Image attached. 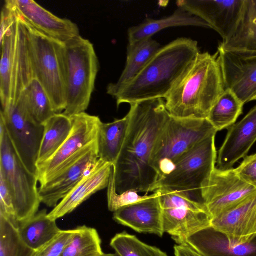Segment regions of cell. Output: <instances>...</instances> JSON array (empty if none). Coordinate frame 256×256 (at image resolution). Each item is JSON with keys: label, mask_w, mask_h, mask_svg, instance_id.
I'll use <instances>...</instances> for the list:
<instances>
[{"label": "cell", "mask_w": 256, "mask_h": 256, "mask_svg": "<svg viewBox=\"0 0 256 256\" xmlns=\"http://www.w3.org/2000/svg\"><path fill=\"white\" fill-rule=\"evenodd\" d=\"M128 123V114L111 122H102L98 138L100 159L112 165L116 162L125 140Z\"/></svg>", "instance_id": "83f0119b"}, {"label": "cell", "mask_w": 256, "mask_h": 256, "mask_svg": "<svg viewBox=\"0 0 256 256\" xmlns=\"http://www.w3.org/2000/svg\"><path fill=\"white\" fill-rule=\"evenodd\" d=\"M112 164L98 160L94 167L48 214L56 220L75 210L96 192L108 188Z\"/></svg>", "instance_id": "ffe728a7"}, {"label": "cell", "mask_w": 256, "mask_h": 256, "mask_svg": "<svg viewBox=\"0 0 256 256\" xmlns=\"http://www.w3.org/2000/svg\"><path fill=\"white\" fill-rule=\"evenodd\" d=\"M244 2V0H179L176 4L206 22L224 41L236 28Z\"/></svg>", "instance_id": "9a60e30c"}, {"label": "cell", "mask_w": 256, "mask_h": 256, "mask_svg": "<svg viewBox=\"0 0 256 256\" xmlns=\"http://www.w3.org/2000/svg\"><path fill=\"white\" fill-rule=\"evenodd\" d=\"M200 52L196 41L180 38L162 46L115 97L117 106L164 99Z\"/></svg>", "instance_id": "7a4b0ae2"}, {"label": "cell", "mask_w": 256, "mask_h": 256, "mask_svg": "<svg viewBox=\"0 0 256 256\" xmlns=\"http://www.w3.org/2000/svg\"><path fill=\"white\" fill-rule=\"evenodd\" d=\"M18 230L24 242L34 251L52 240L61 231L56 220L48 216L46 210L38 212L34 216L20 224Z\"/></svg>", "instance_id": "4316f807"}, {"label": "cell", "mask_w": 256, "mask_h": 256, "mask_svg": "<svg viewBox=\"0 0 256 256\" xmlns=\"http://www.w3.org/2000/svg\"><path fill=\"white\" fill-rule=\"evenodd\" d=\"M34 252L22 240L18 228L0 215V256H32Z\"/></svg>", "instance_id": "1f68e13d"}, {"label": "cell", "mask_w": 256, "mask_h": 256, "mask_svg": "<svg viewBox=\"0 0 256 256\" xmlns=\"http://www.w3.org/2000/svg\"><path fill=\"white\" fill-rule=\"evenodd\" d=\"M66 104L62 113L70 117L88 107L98 71L93 44L80 35L64 44Z\"/></svg>", "instance_id": "52a82bcc"}, {"label": "cell", "mask_w": 256, "mask_h": 256, "mask_svg": "<svg viewBox=\"0 0 256 256\" xmlns=\"http://www.w3.org/2000/svg\"><path fill=\"white\" fill-rule=\"evenodd\" d=\"M44 125V132L36 162V167L52 158L69 136L72 123L62 112L55 114Z\"/></svg>", "instance_id": "484cf974"}, {"label": "cell", "mask_w": 256, "mask_h": 256, "mask_svg": "<svg viewBox=\"0 0 256 256\" xmlns=\"http://www.w3.org/2000/svg\"><path fill=\"white\" fill-rule=\"evenodd\" d=\"M0 174L9 188L18 226L38 212L41 203L38 180L19 157L2 123L0 124Z\"/></svg>", "instance_id": "9c48e42d"}, {"label": "cell", "mask_w": 256, "mask_h": 256, "mask_svg": "<svg viewBox=\"0 0 256 256\" xmlns=\"http://www.w3.org/2000/svg\"><path fill=\"white\" fill-rule=\"evenodd\" d=\"M216 136L210 135L186 153L178 162L174 170L156 182L152 192L158 189L164 190L204 204L202 188L216 167Z\"/></svg>", "instance_id": "5b68a950"}, {"label": "cell", "mask_w": 256, "mask_h": 256, "mask_svg": "<svg viewBox=\"0 0 256 256\" xmlns=\"http://www.w3.org/2000/svg\"><path fill=\"white\" fill-rule=\"evenodd\" d=\"M256 142V106L240 121L228 128L218 152L216 166L221 169L232 168L244 158Z\"/></svg>", "instance_id": "ac0fdd59"}, {"label": "cell", "mask_w": 256, "mask_h": 256, "mask_svg": "<svg viewBox=\"0 0 256 256\" xmlns=\"http://www.w3.org/2000/svg\"><path fill=\"white\" fill-rule=\"evenodd\" d=\"M99 256H119L116 253L115 254H104L103 253L102 254Z\"/></svg>", "instance_id": "ab89813d"}, {"label": "cell", "mask_w": 256, "mask_h": 256, "mask_svg": "<svg viewBox=\"0 0 256 256\" xmlns=\"http://www.w3.org/2000/svg\"><path fill=\"white\" fill-rule=\"evenodd\" d=\"M164 232L178 244L198 232L211 226L212 216L207 210L186 206L162 208Z\"/></svg>", "instance_id": "44dd1931"}, {"label": "cell", "mask_w": 256, "mask_h": 256, "mask_svg": "<svg viewBox=\"0 0 256 256\" xmlns=\"http://www.w3.org/2000/svg\"><path fill=\"white\" fill-rule=\"evenodd\" d=\"M217 132L207 119L170 116L156 142L152 158L151 164L158 174V180L174 170L186 153Z\"/></svg>", "instance_id": "ba28073f"}, {"label": "cell", "mask_w": 256, "mask_h": 256, "mask_svg": "<svg viewBox=\"0 0 256 256\" xmlns=\"http://www.w3.org/2000/svg\"><path fill=\"white\" fill-rule=\"evenodd\" d=\"M34 120L44 124L55 114L51 101L40 82L34 78L21 94Z\"/></svg>", "instance_id": "f546056e"}, {"label": "cell", "mask_w": 256, "mask_h": 256, "mask_svg": "<svg viewBox=\"0 0 256 256\" xmlns=\"http://www.w3.org/2000/svg\"><path fill=\"white\" fill-rule=\"evenodd\" d=\"M76 228V234L61 256H99L104 253L101 239L96 229L86 226Z\"/></svg>", "instance_id": "4dcf8cb0"}, {"label": "cell", "mask_w": 256, "mask_h": 256, "mask_svg": "<svg viewBox=\"0 0 256 256\" xmlns=\"http://www.w3.org/2000/svg\"><path fill=\"white\" fill-rule=\"evenodd\" d=\"M110 246L119 256H168L159 248L125 232L116 234L111 240Z\"/></svg>", "instance_id": "d6a6232c"}, {"label": "cell", "mask_w": 256, "mask_h": 256, "mask_svg": "<svg viewBox=\"0 0 256 256\" xmlns=\"http://www.w3.org/2000/svg\"><path fill=\"white\" fill-rule=\"evenodd\" d=\"M256 194V189L244 181L234 168L216 167L202 188V197L213 218Z\"/></svg>", "instance_id": "7c38bea8"}, {"label": "cell", "mask_w": 256, "mask_h": 256, "mask_svg": "<svg viewBox=\"0 0 256 256\" xmlns=\"http://www.w3.org/2000/svg\"><path fill=\"white\" fill-rule=\"evenodd\" d=\"M182 244L202 256H256V235L234 238L211 226L190 236Z\"/></svg>", "instance_id": "e0dca14e"}, {"label": "cell", "mask_w": 256, "mask_h": 256, "mask_svg": "<svg viewBox=\"0 0 256 256\" xmlns=\"http://www.w3.org/2000/svg\"><path fill=\"white\" fill-rule=\"evenodd\" d=\"M226 88L217 52H200L164 99L170 116L206 119Z\"/></svg>", "instance_id": "3957f363"}, {"label": "cell", "mask_w": 256, "mask_h": 256, "mask_svg": "<svg viewBox=\"0 0 256 256\" xmlns=\"http://www.w3.org/2000/svg\"><path fill=\"white\" fill-rule=\"evenodd\" d=\"M218 48L226 51L256 52V0H244L232 35Z\"/></svg>", "instance_id": "d4e9b609"}, {"label": "cell", "mask_w": 256, "mask_h": 256, "mask_svg": "<svg viewBox=\"0 0 256 256\" xmlns=\"http://www.w3.org/2000/svg\"><path fill=\"white\" fill-rule=\"evenodd\" d=\"M72 128L63 144L48 160L37 166L36 175L40 185L89 150L97 142L100 118L86 112L70 116Z\"/></svg>", "instance_id": "30bf717a"}, {"label": "cell", "mask_w": 256, "mask_h": 256, "mask_svg": "<svg viewBox=\"0 0 256 256\" xmlns=\"http://www.w3.org/2000/svg\"><path fill=\"white\" fill-rule=\"evenodd\" d=\"M25 26L28 32L34 78L46 92L55 112L62 113L66 104L64 44Z\"/></svg>", "instance_id": "8992f818"}, {"label": "cell", "mask_w": 256, "mask_h": 256, "mask_svg": "<svg viewBox=\"0 0 256 256\" xmlns=\"http://www.w3.org/2000/svg\"><path fill=\"white\" fill-rule=\"evenodd\" d=\"M235 170L244 181L256 189V153L246 156Z\"/></svg>", "instance_id": "8d00e7d4"}, {"label": "cell", "mask_w": 256, "mask_h": 256, "mask_svg": "<svg viewBox=\"0 0 256 256\" xmlns=\"http://www.w3.org/2000/svg\"><path fill=\"white\" fill-rule=\"evenodd\" d=\"M6 6L26 26L64 44L80 36L72 21L54 15L32 0H6Z\"/></svg>", "instance_id": "5bb4252c"}, {"label": "cell", "mask_w": 256, "mask_h": 256, "mask_svg": "<svg viewBox=\"0 0 256 256\" xmlns=\"http://www.w3.org/2000/svg\"><path fill=\"white\" fill-rule=\"evenodd\" d=\"M76 228L61 230L52 240L34 252L32 256H61L66 246L72 241Z\"/></svg>", "instance_id": "e575fe53"}, {"label": "cell", "mask_w": 256, "mask_h": 256, "mask_svg": "<svg viewBox=\"0 0 256 256\" xmlns=\"http://www.w3.org/2000/svg\"><path fill=\"white\" fill-rule=\"evenodd\" d=\"M175 256H202L186 244H178L174 247Z\"/></svg>", "instance_id": "f35d334b"}, {"label": "cell", "mask_w": 256, "mask_h": 256, "mask_svg": "<svg viewBox=\"0 0 256 256\" xmlns=\"http://www.w3.org/2000/svg\"><path fill=\"white\" fill-rule=\"evenodd\" d=\"M256 100V94L252 98L251 101Z\"/></svg>", "instance_id": "60d3db41"}, {"label": "cell", "mask_w": 256, "mask_h": 256, "mask_svg": "<svg viewBox=\"0 0 256 256\" xmlns=\"http://www.w3.org/2000/svg\"><path fill=\"white\" fill-rule=\"evenodd\" d=\"M0 48V100L4 109L18 100L34 78L28 30L16 16Z\"/></svg>", "instance_id": "277c9868"}, {"label": "cell", "mask_w": 256, "mask_h": 256, "mask_svg": "<svg viewBox=\"0 0 256 256\" xmlns=\"http://www.w3.org/2000/svg\"><path fill=\"white\" fill-rule=\"evenodd\" d=\"M0 215L18 228L16 219L12 198L4 176L0 174Z\"/></svg>", "instance_id": "d590c367"}, {"label": "cell", "mask_w": 256, "mask_h": 256, "mask_svg": "<svg viewBox=\"0 0 256 256\" xmlns=\"http://www.w3.org/2000/svg\"><path fill=\"white\" fill-rule=\"evenodd\" d=\"M244 104L230 90L226 89L210 110L207 120L217 132L228 129L242 114Z\"/></svg>", "instance_id": "f1b7e54d"}, {"label": "cell", "mask_w": 256, "mask_h": 256, "mask_svg": "<svg viewBox=\"0 0 256 256\" xmlns=\"http://www.w3.org/2000/svg\"><path fill=\"white\" fill-rule=\"evenodd\" d=\"M218 60L226 89L244 104L256 94V52L226 51L218 48Z\"/></svg>", "instance_id": "4fadbf2b"}, {"label": "cell", "mask_w": 256, "mask_h": 256, "mask_svg": "<svg viewBox=\"0 0 256 256\" xmlns=\"http://www.w3.org/2000/svg\"><path fill=\"white\" fill-rule=\"evenodd\" d=\"M162 46L152 38L129 44L124 68L118 80L109 84L106 92L114 98L144 68Z\"/></svg>", "instance_id": "603a6c76"}, {"label": "cell", "mask_w": 256, "mask_h": 256, "mask_svg": "<svg viewBox=\"0 0 256 256\" xmlns=\"http://www.w3.org/2000/svg\"><path fill=\"white\" fill-rule=\"evenodd\" d=\"M211 226L234 238L256 235V194L212 218Z\"/></svg>", "instance_id": "7402d4cb"}, {"label": "cell", "mask_w": 256, "mask_h": 256, "mask_svg": "<svg viewBox=\"0 0 256 256\" xmlns=\"http://www.w3.org/2000/svg\"><path fill=\"white\" fill-rule=\"evenodd\" d=\"M148 196L147 194L142 196H140L137 191L132 190L118 194L116 189L114 172L112 166L107 192L108 205L110 211L114 212L122 208L145 200Z\"/></svg>", "instance_id": "836d02e7"}, {"label": "cell", "mask_w": 256, "mask_h": 256, "mask_svg": "<svg viewBox=\"0 0 256 256\" xmlns=\"http://www.w3.org/2000/svg\"><path fill=\"white\" fill-rule=\"evenodd\" d=\"M0 118L22 162L30 172L36 174V162L44 125L34 120L22 95L14 104L1 109Z\"/></svg>", "instance_id": "8fae6325"}, {"label": "cell", "mask_w": 256, "mask_h": 256, "mask_svg": "<svg viewBox=\"0 0 256 256\" xmlns=\"http://www.w3.org/2000/svg\"><path fill=\"white\" fill-rule=\"evenodd\" d=\"M16 19V16L14 12L4 4L1 12L0 44L2 43L4 38L13 24Z\"/></svg>", "instance_id": "74e56055"}, {"label": "cell", "mask_w": 256, "mask_h": 256, "mask_svg": "<svg viewBox=\"0 0 256 256\" xmlns=\"http://www.w3.org/2000/svg\"><path fill=\"white\" fill-rule=\"evenodd\" d=\"M129 123L120 152L112 165L118 194L128 190L148 194L158 180L151 164L156 142L170 116L163 98L130 104Z\"/></svg>", "instance_id": "6da1fadb"}, {"label": "cell", "mask_w": 256, "mask_h": 256, "mask_svg": "<svg viewBox=\"0 0 256 256\" xmlns=\"http://www.w3.org/2000/svg\"><path fill=\"white\" fill-rule=\"evenodd\" d=\"M99 160L98 142L86 152L38 188L41 202L55 208L94 167Z\"/></svg>", "instance_id": "2e32d148"}, {"label": "cell", "mask_w": 256, "mask_h": 256, "mask_svg": "<svg viewBox=\"0 0 256 256\" xmlns=\"http://www.w3.org/2000/svg\"><path fill=\"white\" fill-rule=\"evenodd\" d=\"M114 220L139 233L162 236V208L156 192L138 202L122 208L114 212Z\"/></svg>", "instance_id": "d6986e66"}, {"label": "cell", "mask_w": 256, "mask_h": 256, "mask_svg": "<svg viewBox=\"0 0 256 256\" xmlns=\"http://www.w3.org/2000/svg\"><path fill=\"white\" fill-rule=\"evenodd\" d=\"M192 26L210 28L204 20L178 8L170 16L161 19H146L128 30V43H134L152 36L162 30L172 27Z\"/></svg>", "instance_id": "cb8c5ba5"}]
</instances>
